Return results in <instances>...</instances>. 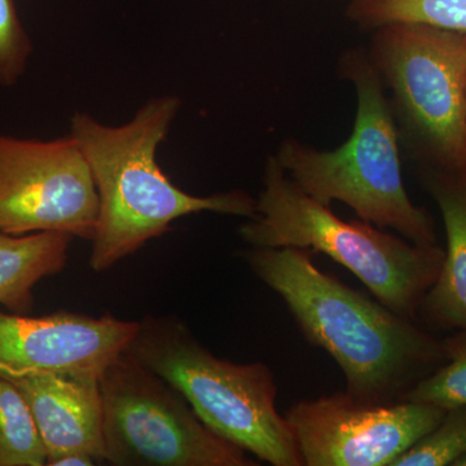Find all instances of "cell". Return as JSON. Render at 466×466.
<instances>
[{
    "mask_svg": "<svg viewBox=\"0 0 466 466\" xmlns=\"http://www.w3.org/2000/svg\"><path fill=\"white\" fill-rule=\"evenodd\" d=\"M242 257L284 300L309 345L336 360L351 397L397 403L446 361L441 341L415 320L319 269L311 251L251 247Z\"/></svg>",
    "mask_w": 466,
    "mask_h": 466,
    "instance_id": "6da1fadb",
    "label": "cell"
},
{
    "mask_svg": "<svg viewBox=\"0 0 466 466\" xmlns=\"http://www.w3.org/2000/svg\"><path fill=\"white\" fill-rule=\"evenodd\" d=\"M180 101L152 99L130 122L106 126L86 113L72 116L70 135L87 159L97 196L99 220L92 238L90 267L108 271L170 231L179 218L216 213L250 219L256 198L242 189L195 196L183 191L159 167L157 149L167 139Z\"/></svg>",
    "mask_w": 466,
    "mask_h": 466,
    "instance_id": "7a4b0ae2",
    "label": "cell"
},
{
    "mask_svg": "<svg viewBox=\"0 0 466 466\" xmlns=\"http://www.w3.org/2000/svg\"><path fill=\"white\" fill-rule=\"evenodd\" d=\"M337 75L354 86L357 115L342 146L320 150L287 137L275 157L306 195L325 207L339 201L359 219L391 229L415 244H437L433 218L408 196L400 134L381 78L366 47L343 51Z\"/></svg>",
    "mask_w": 466,
    "mask_h": 466,
    "instance_id": "3957f363",
    "label": "cell"
},
{
    "mask_svg": "<svg viewBox=\"0 0 466 466\" xmlns=\"http://www.w3.org/2000/svg\"><path fill=\"white\" fill-rule=\"evenodd\" d=\"M256 216L238 229L253 248H302L357 276L386 308L415 320L433 287L444 250L403 240L363 219L343 220L306 195L274 155L267 158Z\"/></svg>",
    "mask_w": 466,
    "mask_h": 466,
    "instance_id": "277c9868",
    "label": "cell"
},
{
    "mask_svg": "<svg viewBox=\"0 0 466 466\" xmlns=\"http://www.w3.org/2000/svg\"><path fill=\"white\" fill-rule=\"evenodd\" d=\"M125 351L180 391L223 440L269 465L305 466L266 364L216 357L177 317L143 318Z\"/></svg>",
    "mask_w": 466,
    "mask_h": 466,
    "instance_id": "5b68a950",
    "label": "cell"
},
{
    "mask_svg": "<svg viewBox=\"0 0 466 466\" xmlns=\"http://www.w3.org/2000/svg\"><path fill=\"white\" fill-rule=\"evenodd\" d=\"M367 51L417 168H465L466 34L389 24L370 30Z\"/></svg>",
    "mask_w": 466,
    "mask_h": 466,
    "instance_id": "8992f818",
    "label": "cell"
},
{
    "mask_svg": "<svg viewBox=\"0 0 466 466\" xmlns=\"http://www.w3.org/2000/svg\"><path fill=\"white\" fill-rule=\"evenodd\" d=\"M106 464L256 466L201 421L191 404L127 351L101 373Z\"/></svg>",
    "mask_w": 466,
    "mask_h": 466,
    "instance_id": "52a82bcc",
    "label": "cell"
},
{
    "mask_svg": "<svg viewBox=\"0 0 466 466\" xmlns=\"http://www.w3.org/2000/svg\"><path fill=\"white\" fill-rule=\"evenodd\" d=\"M99 196L78 142L0 135V231L64 232L92 240Z\"/></svg>",
    "mask_w": 466,
    "mask_h": 466,
    "instance_id": "ba28073f",
    "label": "cell"
},
{
    "mask_svg": "<svg viewBox=\"0 0 466 466\" xmlns=\"http://www.w3.org/2000/svg\"><path fill=\"white\" fill-rule=\"evenodd\" d=\"M444 413L433 404H376L339 391L297 401L284 417L305 466H392Z\"/></svg>",
    "mask_w": 466,
    "mask_h": 466,
    "instance_id": "9c48e42d",
    "label": "cell"
},
{
    "mask_svg": "<svg viewBox=\"0 0 466 466\" xmlns=\"http://www.w3.org/2000/svg\"><path fill=\"white\" fill-rule=\"evenodd\" d=\"M137 321L58 311L43 317L0 306V377L36 373L96 377L125 351Z\"/></svg>",
    "mask_w": 466,
    "mask_h": 466,
    "instance_id": "30bf717a",
    "label": "cell"
},
{
    "mask_svg": "<svg viewBox=\"0 0 466 466\" xmlns=\"http://www.w3.org/2000/svg\"><path fill=\"white\" fill-rule=\"evenodd\" d=\"M11 381L25 398L47 462L64 453L79 452L106 464L99 379L36 373Z\"/></svg>",
    "mask_w": 466,
    "mask_h": 466,
    "instance_id": "8fae6325",
    "label": "cell"
},
{
    "mask_svg": "<svg viewBox=\"0 0 466 466\" xmlns=\"http://www.w3.org/2000/svg\"><path fill=\"white\" fill-rule=\"evenodd\" d=\"M419 173L440 208L447 240L440 275L419 314L441 329L466 330V167Z\"/></svg>",
    "mask_w": 466,
    "mask_h": 466,
    "instance_id": "7c38bea8",
    "label": "cell"
},
{
    "mask_svg": "<svg viewBox=\"0 0 466 466\" xmlns=\"http://www.w3.org/2000/svg\"><path fill=\"white\" fill-rule=\"evenodd\" d=\"M72 238L64 232L15 236L0 231V306L29 314L34 288L63 271Z\"/></svg>",
    "mask_w": 466,
    "mask_h": 466,
    "instance_id": "4fadbf2b",
    "label": "cell"
},
{
    "mask_svg": "<svg viewBox=\"0 0 466 466\" xmlns=\"http://www.w3.org/2000/svg\"><path fill=\"white\" fill-rule=\"evenodd\" d=\"M346 17L360 29L421 24L466 34V0H349Z\"/></svg>",
    "mask_w": 466,
    "mask_h": 466,
    "instance_id": "5bb4252c",
    "label": "cell"
},
{
    "mask_svg": "<svg viewBox=\"0 0 466 466\" xmlns=\"http://www.w3.org/2000/svg\"><path fill=\"white\" fill-rule=\"evenodd\" d=\"M47 452L25 398L0 377V466H45Z\"/></svg>",
    "mask_w": 466,
    "mask_h": 466,
    "instance_id": "9a60e30c",
    "label": "cell"
},
{
    "mask_svg": "<svg viewBox=\"0 0 466 466\" xmlns=\"http://www.w3.org/2000/svg\"><path fill=\"white\" fill-rule=\"evenodd\" d=\"M446 364L420 380L403 400L433 404L443 410L466 406V330L441 341Z\"/></svg>",
    "mask_w": 466,
    "mask_h": 466,
    "instance_id": "2e32d148",
    "label": "cell"
},
{
    "mask_svg": "<svg viewBox=\"0 0 466 466\" xmlns=\"http://www.w3.org/2000/svg\"><path fill=\"white\" fill-rule=\"evenodd\" d=\"M466 453V406L450 408L433 431L392 466H453Z\"/></svg>",
    "mask_w": 466,
    "mask_h": 466,
    "instance_id": "e0dca14e",
    "label": "cell"
},
{
    "mask_svg": "<svg viewBox=\"0 0 466 466\" xmlns=\"http://www.w3.org/2000/svg\"><path fill=\"white\" fill-rule=\"evenodd\" d=\"M33 45L15 0H0V85H16L25 73Z\"/></svg>",
    "mask_w": 466,
    "mask_h": 466,
    "instance_id": "ac0fdd59",
    "label": "cell"
},
{
    "mask_svg": "<svg viewBox=\"0 0 466 466\" xmlns=\"http://www.w3.org/2000/svg\"><path fill=\"white\" fill-rule=\"evenodd\" d=\"M97 464L99 462L96 459L79 452L64 453V455L47 462L48 466H94Z\"/></svg>",
    "mask_w": 466,
    "mask_h": 466,
    "instance_id": "d6986e66",
    "label": "cell"
},
{
    "mask_svg": "<svg viewBox=\"0 0 466 466\" xmlns=\"http://www.w3.org/2000/svg\"><path fill=\"white\" fill-rule=\"evenodd\" d=\"M453 466H466V453L465 455H462L461 458L456 460Z\"/></svg>",
    "mask_w": 466,
    "mask_h": 466,
    "instance_id": "ffe728a7",
    "label": "cell"
}]
</instances>
